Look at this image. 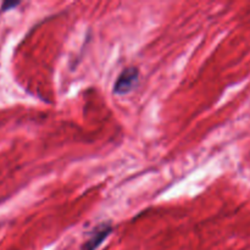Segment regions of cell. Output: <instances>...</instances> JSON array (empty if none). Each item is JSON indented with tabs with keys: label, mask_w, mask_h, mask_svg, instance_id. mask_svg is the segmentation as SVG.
Segmentation results:
<instances>
[{
	"label": "cell",
	"mask_w": 250,
	"mask_h": 250,
	"mask_svg": "<svg viewBox=\"0 0 250 250\" xmlns=\"http://www.w3.org/2000/svg\"><path fill=\"white\" fill-rule=\"evenodd\" d=\"M139 80V71L136 67H128L125 68L120 76L117 77L116 82L114 85L115 94L125 95L128 94L129 92L136 88L137 83Z\"/></svg>",
	"instance_id": "cell-1"
},
{
	"label": "cell",
	"mask_w": 250,
	"mask_h": 250,
	"mask_svg": "<svg viewBox=\"0 0 250 250\" xmlns=\"http://www.w3.org/2000/svg\"><path fill=\"white\" fill-rule=\"evenodd\" d=\"M112 226L110 224H100L99 226L95 227L93 232L90 233L89 238L82 246L81 250H97L100 247V244L111 234Z\"/></svg>",
	"instance_id": "cell-2"
},
{
	"label": "cell",
	"mask_w": 250,
	"mask_h": 250,
	"mask_svg": "<svg viewBox=\"0 0 250 250\" xmlns=\"http://www.w3.org/2000/svg\"><path fill=\"white\" fill-rule=\"evenodd\" d=\"M19 5V2H4L1 6V10L2 11H7L9 9H11V7H15Z\"/></svg>",
	"instance_id": "cell-3"
}]
</instances>
